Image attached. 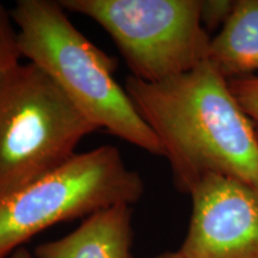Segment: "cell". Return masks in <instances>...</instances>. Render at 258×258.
<instances>
[{"instance_id":"30bf717a","label":"cell","mask_w":258,"mask_h":258,"mask_svg":"<svg viewBox=\"0 0 258 258\" xmlns=\"http://www.w3.org/2000/svg\"><path fill=\"white\" fill-rule=\"evenodd\" d=\"M228 85L245 115L253 125L258 138V77H237L228 79Z\"/></svg>"},{"instance_id":"8992f818","label":"cell","mask_w":258,"mask_h":258,"mask_svg":"<svg viewBox=\"0 0 258 258\" xmlns=\"http://www.w3.org/2000/svg\"><path fill=\"white\" fill-rule=\"evenodd\" d=\"M192 212L178 250L184 258H258V191L208 176L190 191Z\"/></svg>"},{"instance_id":"5b68a950","label":"cell","mask_w":258,"mask_h":258,"mask_svg":"<svg viewBox=\"0 0 258 258\" xmlns=\"http://www.w3.org/2000/svg\"><path fill=\"white\" fill-rule=\"evenodd\" d=\"M108 32L131 76L158 83L208 60L211 41L201 0H59Z\"/></svg>"},{"instance_id":"3957f363","label":"cell","mask_w":258,"mask_h":258,"mask_svg":"<svg viewBox=\"0 0 258 258\" xmlns=\"http://www.w3.org/2000/svg\"><path fill=\"white\" fill-rule=\"evenodd\" d=\"M97 129L44 71L19 62L0 83V196L64 165Z\"/></svg>"},{"instance_id":"ba28073f","label":"cell","mask_w":258,"mask_h":258,"mask_svg":"<svg viewBox=\"0 0 258 258\" xmlns=\"http://www.w3.org/2000/svg\"><path fill=\"white\" fill-rule=\"evenodd\" d=\"M208 60L227 79L258 72V0L234 2L230 17L212 38Z\"/></svg>"},{"instance_id":"4fadbf2b","label":"cell","mask_w":258,"mask_h":258,"mask_svg":"<svg viewBox=\"0 0 258 258\" xmlns=\"http://www.w3.org/2000/svg\"><path fill=\"white\" fill-rule=\"evenodd\" d=\"M148 258H184V257L179 253V251H176V252L170 251V252H164V253L157 254V256L154 257H148Z\"/></svg>"},{"instance_id":"52a82bcc","label":"cell","mask_w":258,"mask_h":258,"mask_svg":"<svg viewBox=\"0 0 258 258\" xmlns=\"http://www.w3.org/2000/svg\"><path fill=\"white\" fill-rule=\"evenodd\" d=\"M133 208L120 203L84 219L60 239L40 244L36 258H134Z\"/></svg>"},{"instance_id":"8fae6325","label":"cell","mask_w":258,"mask_h":258,"mask_svg":"<svg viewBox=\"0 0 258 258\" xmlns=\"http://www.w3.org/2000/svg\"><path fill=\"white\" fill-rule=\"evenodd\" d=\"M234 2L227 0H201V22L206 30L222 28L233 10Z\"/></svg>"},{"instance_id":"7a4b0ae2","label":"cell","mask_w":258,"mask_h":258,"mask_svg":"<svg viewBox=\"0 0 258 258\" xmlns=\"http://www.w3.org/2000/svg\"><path fill=\"white\" fill-rule=\"evenodd\" d=\"M53 0H18L11 12L22 57L44 71L98 129L164 157L163 147L114 74L116 61Z\"/></svg>"},{"instance_id":"277c9868","label":"cell","mask_w":258,"mask_h":258,"mask_svg":"<svg viewBox=\"0 0 258 258\" xmlns=\"http://www.w3.org/2000/svg\"><path fill=\"white\" fill-rule=\"evenodd\" d=\"M144 191L143 178L117 147L103 145L77 153L57 170L0 196V258L60 222L120 203L133 206Z\"/></svg>"},{"instance_id":"9c48e42d","label":"cell","mask_w":258,"mask_h":258,"mask_svg":"<svg viewBox=\"0 0 258 258\" xmlns=\"http://www.w3.org/2000/svg\"><path fill=\"white\" fill-rule=\"evenodd\" d=\"M21 57L11 12L0 3V83L21 62Z\"/></svg>"},{"instance_id":"6da1fadb","label":"cell","mask_w":258,"mask_h":258,"mask_svg":"<svg viewBox=\"0 0 258 258\" xmlns=\"http://www.w3.org/2000/svg\"><path fill=\"white\" fill-rule=\"evenodd\" d=\"M124 89L159 140L177 189L190 194L215 175L258 191V138L228 79L211 61L158 83L128 76Z\"/></svg>"},{"instance_id":"7c38bea8","label":"cell","mask_w":258,"mask_h":258,"mask_svg":"<svg viewBox=\"0 0 258 258\" xmlns=\"http://www.w3.org/2000/svg\"><path fill=\"white\" fill-rule=\"evenodd\" d=\"M9 258H36L32 254L30 251H29L28 249H25V247H19V249H17L15 251L14 253L11 254Z\"/></svg>"}]
</instances>
